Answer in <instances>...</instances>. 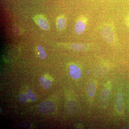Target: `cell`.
Listing matches in <instances>:
<instances>
[{"label":"cell","mask_w":129,"mask_h":129,"mask_svg":"<svg viewBox=\"0 0 129 129\" xmlns=\"http://www.w3.org/2000/svg\"><path fill=\"white\" fill-rule=\"evenodd\" d=\"M101 36L103 39L109 44H112L116 40V36L113 27L110 25H106L101 30Z\"/></svg>","instance_id":"obj_1"},{"label":"cell","mask_w":129,"mask_h":129,"mask_svg":"<svg viewBox=\"0 0 129 129\" xmlns=\"http://www.w3.org/2000/svg\"><path fill=\"white\" fill-rule=\"evenodd\" d=\"M88 21V18L86 16H81L79 18L75 25V31L76 34L80 35L84 33L86 28Z\"/></svg>","instance_id":"obj_2"},{"label":"cell","mask_w":129,"mask_h":129,"mask_svg":"<svg viewBox=\"0 0 129 129\" xmlns=\"http://www.w3.org/2000/svg\"><path fill=\"white\" fill-rule=\"evenodd\" d=\"M39 109L42 113L49 114L53 112L56 109V106L53 102L46 101L40 104Z\"/></svg>","instance_id":"obj_3"},{"label":"cell","mask_w":129,"mask_h":129,"mask_svg":"<svg viewBox=\"0 0 129 129\" xmlns=\"http://www.w3.org/2000/svg\"><path fill=\"white\" fill-rule=\"evenodd\" d=\"M111 95V91L108 88H106L103 91L100 97V103L103 108L106 107L108 104Z\"/></svg>","instance_id":"obj_4"},{"label":"cell","mask_w":129,"mask_h":129,"mask_svg":"<svg viewBox=\"0 0 129 129\" xmlns=\"http://www.w3.org/2000/svg\"><path fill=\"white\" fill-rule=\"evenodd\" d=\"M69 73L70 76L74 79H78L81 76V72L80 68L75 64L70 65L69 68Z\"/></svg>","instance_id":"obj_5"},{"label":"cell","mask_w":129,"mask_h":129,"mask_svg":"<svg viewBox=\"0 0 129 129\" xmlns=\"http://www.w3.org/2000/svg\"><path fill=\"white\" fill-rule=\"evenodd\" d=\"M70 48L74 50L85 51L89 50L92 46V45L83 43H73L70 45Z\"/></svg>","instance_id":"obj_6"},{"label":"cell","mask_w":129,"mask_h":129,"mask_svg":"<svg viewBox=\"0 0 129 129\" xmlns=\"http://www.w3.org/2000/svg\"><path fill=\"white\" fill-rule=\"evenodd\" d=\"M96 82L93 80L89 82L86 86V91L87 95L90 98L94 96L96 89Z\"/></svg>","instance_id":"obj_7"},{"label":"cell","mask_w":129,"mask_h":129,"mask_svg":"<svg viewBox=\"0 0 129 129\" xmlns=\"http://www.w3.org/2000/svg\"><path fill=\"white\" fill-rule=\"evenodd\" d=\"M36 19L37 23L42 29L46 30L49 29V23L44 17L42 16H38Z\"/></svg>","instance_id":"obj_8"},{"label":"cell","mask_w":129,"mask_h":129,"mask_svg":"<svg viewBox=\"0 0 129 129\" xmlns=\"http://www.w3.org/2000/svg\"><path fill=\"white\" fill-rule=\"evenodd\" d=\"M116 109L119 113H122L123 111V95L119 92L116 98L115 102Z\"/></svg>","instance_id":"obj_9"},{"label":"cell","mask_w":129,"mask_h":129,"mask_svg":"<svg viewBox=\"0 0 129 129\" xmlns=\"http://www.w3.org/2000/svg\"><path fill=\"white\" fill-rule=\"evenodd\" d=\"M57 26L60 30H63L66 27L67 20L66 18L63 16H59L57 20Z\"/></svg>","instance_id":"obj_10"},{"label":"cell","mask_w":129,"mask_h":129,"mask_svg":"<svg viewBox=\"0 0 129 129\" xmlns=\"http://www.w3.org/2000/svg\"><path fill=\"white\" fill-rule=\"evenodd\" d=\"M40 82L42 88L45 89H50L52 85L51 81L44 76H42L40 78Z\"/></svg>","instance_id":"obj_11"},{"label":"cell","mask_w":129,"mask_h":129,"mask_svg":"<svg viewBox=\"0 0 129 129\" xmlns=\"http://www.w3.org/2000/svg\"><path fill=\"white\" fill-rule=\"evenodd\" d=\"M37 50L39 53V56L40 58L42 60H45L46 58L47 53L43 47L39 46L37 47Z\"/></svg>","instance_id":"obj_12"},{"label":"cell","mask_w":129,"mask_h":129,"mask_svg":"<svg viewBox=\"0 0 129 129\" xmlns=\"http://www.w3.org/2000/svg\"><path fill=\"white\" fill-rule=\"evenodd\" d=\"M67 109L69 112L74 113L76 109L77 106L75 103L73 101L68 102L67 105Z\"/></svg>","instance_id":"obj_13"},{"label":"cell","mask_w":129,"mask_h":129,"mask_svg":"<svg viewBox=\"0 0 129 129\" xmlns=\"http://www.w3.org/2000/svg\"><path fill=\"white\" fill-rule=\"evenodd\" d=\"M29 99L27 94H21L18 96V99L19 101L23 103H25L27 102Z\"/></svg>","instance_id":"obj_14"},{"label":"cell","mask_w":129,"mask_h":129,"mask_svg":"<svg viewBox=\"0 0 129 129\" xmlns=\"http://www.w3.org/2000/svg\"><path fill=\"white\" fill-rule=\"evenodd\" d=\"M27 94L28 95L29 98L32 101H34L36 98V96L34 93H32V90L29 89L28 90Z\"/></svg>","instance_id":"obj_15"},{"label":"cell","mask_w":129,"mask_h":129,"mask_svg":"<svg viewBox=\"0 0 129 129\" xmlns=\"http://www.w3.org/2000/svg\"><path fill=\"white\" fill-rule=\"evenodd\" d=\"M127 23L128 27L129 28V16L128 17H127Z\"/></svg>","instance_id":"obj_16"}]
</instances>
